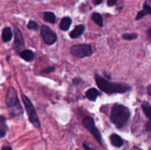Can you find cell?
Listing matches in <instances>:
<instances>
[{"mask_svg": "<svg viewBox=\"0 0 151 150\" xmlns=\"http://www.w3.org/2000/svg\"><path fill=\"white\" fill-rule=\"evenodd\" d=\"M83 147H84V149H85V150H91L90 147L88 146V145H86V144H83Z\"/></svg>", "mask_w": 151, "mask_h": 150, "instance_id": "cell-28", "label": "cell"}, {"mask_svg": "<svg viewBox=\"0 0 151 150\" xmlns=\"http://www.w3.org/2000/svg\"><path fill=\"white\" fill-rule=\"evenodd\" d=\"M7 131V124H6V119L3 116L0 117V135L1 138H3L6 135Z\"/></svg>", "mask_w": 151, "mask_h": 150, "instance_id": "cell-16", "label": "cell"}, {"mask_svg": "<svg viewBox=\"0 0 151 150\" xmlns=\"http://www.w3.org/2000/svg\"><path fill=\"white\" fill-rule=\"evenodd\" d=\"M143 10L145 11V13H147V14L151 15V6L148 5V4H145L144 5V8H143Z\"/></svg>", "mask_w": 151, "mask_h": 150, "instance_id": "cell-23", "label": "cell"}, {"mask_svg": "<svg viewBox=\"0 0 151 150\" xmlns=\"http://www.w3.org/2000/svg\"><path fill=\"white\" fill-rule=\"evenodd\" d=\"M95 81L98 88L102 91L108 94H123L131 89V87L128 85L109 82V80L98 74L95 75Z\"/></svg>", "mask_w": 151, "mask_h": 150, "instance_id": "cell-3", "label": "cell"}, {"mask_svg": "<svg viewBox=\"0 0 151 150\" xmlns=\"http://www.w3.org/2000/svg\"><path fill=\"white\" fill-rule=\"evenodd\" d=\"M84 30H85V26L83 24H80L78 25L75 27V29L72 31V32L69 33V36L72 39H75V38H78L79 36H81L83 33Z\"/></svg>", "mask_w": 151, "mask_h": 150, "instance_id": "cell-10", "label": "cell"}, {"mask_svg": "<svg viewBox=\"0 0 151 150\" xmlns=\"http://www.w3.org/2000/svg\"><path fill=\"white\" fill-rule=\"evenodd\" d=\"M142 107L144 111V113L145 114L146 117L149 119L147 123L146 124V130L150 131L151 130V105L148 102H145L142 103Z\"/></svg>", "mask_w": 151, "mask_h": 150, "instance_id": "cell-9", "label": "cell"}, {"mask_svg": "<svg viewBox=\"0 0 151 150\" xmlns=\"http://www.w3.org/2000/svg\"><path fill=\"white\" fill-rule=\"evenodd\" d=\"M94 1V3L95 4H100L103 2V0H93Z\"/></svg>", "mask_w": 151, "mask_h": 150, "instance_id": "cell-27", "label": "cell"}, {"mask_svg": "<svg viewBox=\"0 0 151 150\" xmlns=\"http://www.w3.org/2000/svg\"><path fill=\"white\" fill-rule=\"evenodd\" d=\"M1 150H13V149H12L11 147H10V146H4V147H2Z\"/></svg>", "mask_w": 151, "mask_h": 150, "instance_id": "cell-29", "label": "cell"}, {"mask_svg": "<svg viewBox=\"0 0 151 150\" xmlns=\"http://www.w3.org/2000/svg\"><path fill=\"white\" fill-rule=\"evenodd\" d=\"M72 82H73L74 85H79L81 82H82V79L79 77H76L72 80Z\"/></svg>", "mask_w": 151, "mask_h": 150, "instance_id": "cell-24", "label": "cell"}, {"mask_svg": "<svg viewBox=\"0 0 151 150\" xmlns=\"http://www.w3.org/2000/svg\"><path fill=\"white\" fill-rule=\"evenodd\" d=\"M71 54L76 57H90L93 54L92 47L90 44H75L70 49Z\"/></svg>", "mask_w": 151, "mask_h": 150, "instance_id": "cell-5", "label": "cell"}, {"mask_svg": "<svg viewBox=\"0 0 151 150\" xmlns=\"http://www.w3.org/2000/svg\"><path fill=\"white\" fill-rule=\"evenodd\" d=\"M110 141L111 144L115 147H117V148H119V147L122 146V145L124 144L123 140L121 138L119 135H118L117 134H112L110 136Z\"/></svg>", "mask_w": 151, "mask_h": 150, "instance_id": "cell-11", "label": "cell"}, {"mask_svg": "<svg viewBox=\"0 0 151 150\" xmlns=\"http://www.w3.org/2000/svg\"><path fill=\"white\" fill-rule=\"evenodd\" d=\"M99 95H100V92L94 88H90V89H88L86 92V98L88 100L92 101H95Z\"/></svg>", "mask_w": 151, "mask_h": 150, "instance_id": "cell-13", "label": "cell"}, {"mask_svg": "<svg viewBox=\"0 0 151 150\" xmlns=\"http://www.w3.org/2000/svg\"><path fill=\"white\" fill-rule=\"evenodd\" d=\"M118 0H108V5L109 7H112V6L115 5V4L116 3Z\"/></svg>", "mask_w": 151, "mask_h": 150, "instance_id": "cell-25", "label": "cell"}, {"mask_svg": "<svg viewBox=\"0 0 151 150\" xmlns=\"http://www.w3.org/2000/svg\"><path fill=\"white\" fill-rule=\"evenodd\" d=\"M147 94H148L150 96H151V85H148L147 87Z\"/></svg>", "mask_w": 151, "mask_h": 150, "instance_id": "cell-26", "label": "cell"}, {"mask_svg": "<svg viewBox=\"0 0 151 150\" xmlns=\"http://www.w3.org/2000/svg\"><path fill=\"white\" fill-rule=\"evenodd\" d=\"M131 116L129 109L121 104H114L111 112V121L117 128L120 129L128 124Z\"/></svg>", "mask_w": 151, "mask_h": 150, "instance_id": "cell-2", "label": "cell"}, {"mask_svg": "<svg viewBox=\"0 0 151 150\" xmlns=\"http://www.w3.org/2000/svg\"><path fill=\"white\" fill-rule=\"evenodd\" d=\"M12 37H13V32H12L11 29L8 26L4 27L2 30V35H1V38L4 42H9L11 41Z\"/></svg>", "mask_w": 151, "mask_h": 150, "instance_id": "cell-14", "label": "cell"}, {"mask_svg": "<svg viewBox=\"0 0 151 150\" xmlns=\"http://www.w3.org/2000/svg\"><path fill=\"white\" fill-rule=\"evenodd\" d=\"M20 57H22L23 60H24L27 62H31L34 60L35 58V54L32 51L29 49H25L23 50L22 52L20 53Z\"/></svg>", "mask_w": 151, "mask_h": 150, "instance_id": "cell-12", "label": "cell"}, {"mask_svg": "<svg viewBox=\"0 0 151 150\" xmlns=\"http://www.w3.org/2000/svg\"><path fill=\"white\" fill-rule=\"evenodd\" d=\"M147 35H148V36L151 38V28L147 30Z\"/></svg>", "mask_w": 151, "mask_h": 150, "instance_id": "cell-30", "label": "cell"}, {"mask_svg": "<svg viewBox=\"0 0 151 150\" xmlns=\"http://www.w3.org/2000/svg\"><path fill=\"white\" fill-rule=\"evenodd\" d=\"M14 34V46L16 47V49H22L23 47H24L25 46L23 35H22V33L20 31V29L17 27L15 28Z\"/></svg>", "mask_w": 151, "mask_h": 150, "instance_id": "cell-8", "label": "cell"}, {"mask_svg": "<svg viewBox=\"0 0 151 150\" xmlns=\"http://www.w3.org/2000/svg\"><path fill=\"white\" fill-rule=\"evenodd\" d=\"M55 70V66H49V67L46 68V69H44V70H42L41 73L42 74H50V73H52V72L54 71Z\"/></svg>", "mask_w": 151, "mask_h": 150, "instance_id": "cell-21", "label": "cell"}, {"mask_svg": "<svg viewBox=\"0 0 151 150\" xmlns=\"http://www.w3.org/2000/svg\"><path fill=\"white\" fill-rule=\"evenodd\" d=\"M72 24V19L69 17H64L62 19L60 24V29L63 31H67Z\"/></svg>", "mask_w": 151, "mask_h": 150, "instance_id": "cell-15", "label": "cell"}, {"mask_svg": "<svg viewBox=\"0 0 151 150\" xmlns=\"http://www.w3.org/2000/svg\"><path fill=\"white\" fill-rule=\"evenodd\" d=\"M138 35L137 33H125L122 35V38L126 41H131L137 38Z\"/></svg>", "mask_w": 151, "mask_h": 150, "instance_id": "cell-19", "label": "cell"}, {"mask_svg": "<svg viewBox=\"0 0 151 150\" xmlns=\"http://www.w3.org/2000/svg\"><path fill=\"white\" fill-rule=\"evenodd\" d=\"M27 28L29 29H31V30H37L38 29V24L35 21L30 20L28 22Z\"/></svg>", "mask_w": 151, "mask_h": 150, "instance_id": "cell-20", "label": "cell"}, {"mask_svg": "<svg viewBox=\"0 0 151 150\" xmlns=\"http://www.w3.org/2000/svg\"><path fill=\"white\" fill-rule=\"evenodd\" d=\"M146 15H147V13H145V11L144 10H141V11H139L138 13H137V17H136V20L137 21L140 20V19H142V18H144Z\"/></svg>", "mask_w": 151, "mask_h": 150, "instance_id": "cell-22", "label": "cell"}, {"mask_svg": "<svg viewBox=\"0 0 151 150\" xmlns=\"http://www.w3.org/2000/svg\"><path fill=\"white\" fill-rule=\"evenodd\" d=\"M22 101H23L24 104L25 110H26L27 113L29 121L31 122V124L35 127H41V122H40L38 115H37L36 110H35V108L32 101L29 100V99L27 96L24 95V94H22Z\"/></svg>", "mask_w": 151, "mask_h": 150, "instance_id": "cell-4", "label": "cell"}, {"mask_svg": "<svg viewBox=\"0 0 151 150\" xmlns=\"http://www.w3.org/2000/svg\"><path fill=\"white\" fill-rule=\"evenodd\" d=\"M5 103L11 118L19 117L23 114V107L18 98L17 92L13 87H9L7 90Z\"/></svg>", "mask_w": 151, "mask_h": 150, "instance_id": "cell-1", "label": "cell"}, {"mask_svg": "<svg viewBox=\"0 0 151 150\" xmlns=\"http://www.w3.org/2000/svg\"><path fill=\"white\" fill-rule=\"evenodd\" d=\"M91 19L93 21L98 25L99 26H103V16L98 13H94L91 15Z\"/></svg>", "mask_w": 151, "mask_h": 150, "instance_id": "cell-17", "label": "cell"}, {"mask_svg": "<svg viewBox=\"0 0 151 150\" xmlns=\"http://www.w3.org/2000/svg\"><path fill=\"white\" fill-rule=\"evenodd\" d=\"M44 19L45 21L51 24H54L56 21L55 15V13H52V12H44Z\"/></svg>", "mask_w": 151, "mask_h": 150, "instance_id": "cell-18", "label": "cell"}, {"mask_svg": "<svg viewBox=\"0 0 151 150\" xmlns=\"http://www.w3.org/2000/svg\"><path fill=\"white\" fill-rule=\"evenodd\" d=\"M41 35L47 45H52L57 41V35L47 25H43L41 26Z\"/></svg>", "mask_w": 151, "mask_h": 150, "instance_id": "cell-7", "label": "cell"}, {"mask_svg": "<svg viewBox=\"0 0 151 150\" xmlns=\"http://www.w3.org/2000/svg\"><path fill=\"white\" fill-rule=\"evenodd\" d=\"M83 124L88 132L92 134V135L97 140V142L100 145H103V138H102L101 134H100V131L97 129V126H95L94 119L91 117H89V116H86L83 119Z\"/></svg>", "mask_w": 151, "mask_h": 150, "instance_id": "cell-6", "label": "cell"}]
</instances>
